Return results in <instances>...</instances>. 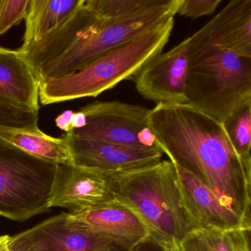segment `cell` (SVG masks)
Instances as JSON below:
<instances>
[{
    "label": "cell",
    "mask_w": 251,
    "mask_h": 251,
    "mask_svg": "<svg viewBox=\"0 0 251 251\" xmlns=\"http://www.w3.org/2000/svg\"><path fill=\"white\" fill-rule=\"evenodd\" d=\"M0 48H1V47H0Z\"/></svg>",
    "instance_id": "31"
},
{
    "label": "cell",
    "mask_w": 251,
    "mask_h": 251,
    "mask_svg": "<svg viewBox=\"0 0 251 251\" xmlns=\"http://www.w3.org/2000/svg\"><path fill=\"white\" fill-rule=\"evenodd\" d=\"M30 0H0V36L25 19Z\"/></svg>",
    "instance_id": "23"
},
{
    "label": "cell",
    "mask_w": 251,
    "mask_h": 251,
    "mask_svg": "<svg viewBox=\"0 0 251 251\" xmlns=\"http://www.w3.org/2000/svg\"><path fill=\"white\" fill-rule=\"evenodd\" d=\"M179 251H234L227 231L216 228H197L177 245Z\"/></svg>",
    "instance_id": "20"
},
{
    "label": "cell",
    "mask_w": 251,
    "mask_h": 251,
    "mask_svg": "<svg viewBox=\"0 0 251 251\" xmlns=\"http://www.w3.org/2000/svg\"><path fill=\"white\" fill-rule=\"evenodd\" d=\"M102 251H124L120 248H117V247H111V248H107V249L103 250Z\"/></svg>",
    "instance_id": "30"
},
{
    "label": "cell",
    "mask_w": 251,
    "mask_h": 251,
    "mask_svg": "<svg viewBox=\"0 0 251 251\" xmlns=\"http://www.w3.org/2000/svg\"><path fill=\"white\" fill-rule=\"evenodd\" d=\"M116 201L132 210L151 234L177 245L198 228L186 210L170 160L125 173H111Z\"/></svg>",
    "instance_id": "2"
},
{
    "label": "cell",
    "mask_w": 251,
    "mask_h": 251,
    "mask_svg": "<svg viewBox=\"0 0 251 251\" xmlns=\"http://www.w3.org/2000/svg\"><path fill=\"white\" fill-rule=\"evenodd\" d=\"M39 111L15 105L0 98V127L14 129L38 127Z\"/></svg>",
    "instance_id": "22"
},
{
    "label": "cell",
    "mask_w": 251,
    "mask_h": 251,
    "mask_svg": "<svg viewBox=\"0 0 251 251\" xmlns=\"http://www.w3.org/2000/svg\"><path fill=\"white\" fill-rule=\"evenodd\" d=\"M223 125L235 152L251 171V98L242 102Z\"/></svg>",
    "instance_id": "19"
},
{
    "label": "cell",
    "mask_w": 251,
    "mask_h": 251,
    "mask_svg": "<svg viewBox=\"0 0 251 251\" xmlns=\"http://www.w3.org/2000/svg\"><path fill=\"white\" fill-rule=\"evenodd\" d=\"M69 134L73 164L108 173H125L154 165L161 161L160 149H145Z\"/></svg>",
    "instance_id": "12"
},
{
    "label": "cell",
    "mask_w": 251,
    "mask_h": 251,
    "mask_svg": "<svg viewBox=\"0 0 251 251\" xmlns=\"http://www.w3.org/2000/svg\"><path fill=\"white\" fill-rule=\"evenodd\" d=\"M10 236L4 235L0 236V251H10L8 242H9Z\"/></svg>",
    "instance_id": "29"
},
{
    "label": "cell",
    "mask_w": 251,
    "mask_h": 251,
    "mask_svg": "<svg viewBox=\"0 0 251 251\" xmlns=\"http://www.w3.org/2000/svg\"><path fill=\"white\" fill-rule=\"evenodd\" d=\"M186 210L198 228L227 230L251 228L239 214L220 202L214 192L199 177L174 164Z\"/></svg>",
    "instance_id": "15"
},
{
    "label": "cell",
    "mask_w": 251,
    "mask_h": 251,
    "mask_svg": "<svg viewBox=\"0 0 251 251\" xmlns=\"http://www.w3.org/2000/svg\"><path fill=\"white\" fill-rule=\"evenodd\" d=\"M222 0H181L177 14L187 18H200L213 14Z\"/></svg>",
    "instance_id": "24"
},
{
    "label": "cell",
    "mask_w": 251,
    "mask_h": 251,
    "mask_svg": "<svg viewBox=\"0 0 251 251\" xmlns=\"http://www.w3.org/2000/svg\"><path fill=\"white\" fill-rule=\"evenodd\" d=\"M190 41L251 58V0L230 1Z\"/></svg>",
    "instance_id": "13"
},
{
    "label": "cell",
    "mask_w": 251,
    "mask_h": 251,
    "mask_svg": "<svg viewBox=\"0 0 251 251\" xmlns=\"http://www.w3.org/2000/svg\"><path fill=\"white\" fill-rule=\"evenodd\" d=\"M67 214L71 226L101 236L124 251H130L151 234L142 220L117 201Z\"/></svg>",
    "instance_id": "11"
},
{
    "label": "cell",
    "mask_w": 251,
    "mask_h": 251,
    "mask_svg": "<svg viewBox=\"0 0 251 251\" xmlns=\"http://www.w3.org/2000/svg\"><path fill=\"white\" fill-rule=\"evenodd\" d=\"M56 167L0 139V216L25 221L48 211Z\"/></svg>",
    "instance_id": "5"
},
{
    "label": "cell",
    "mask_w": 251,
    "mask_h": 251,
    "mask_svg": "<svg viewBox=\"0 0 251 251\" xmlns=\"http://www.w3.org/2000/svg\"><path fill=\"white\" fill-rule=\"evenodd\" d=\"M128 251H179L175 244L166 242L153 235L150 234Z\"/></svg>",
    "instance_id": "25"
},
{
    "label": "cell",
    "mask_w": 251,
    "mask_h": 251,
    "mask_svg": "<svg viewBox=\"0 0 251 251\" xmlns=\"http://www.w3.org/2000/svg\"><path fill=\"white\" fill-rule=\"evenodd\" d=\"M40 81L21 51L0 48V98L39 111Z\"/></svg>",
    "instance_id": "16"
},
{
    "label": "cell",
    "mask_w": 251,
    "mask_h": 251,
    "mask_svg": "<svg viewBox=\"0 0 251 251\" xmlns=\"http://www.w3.org/2000/svg\"><path fill=\"white\" fill-rule=\"evenodd\" d=\"M84 0H30L25 17V31L20 50L45 37L75 12Z\"/></svg>",
    "instance_id": "18"
},
{
    "label": "cell",
    "mask_w": 251,
    "mask_h": 251,
    "mask_svg": "<svg viewBox=\"0 0 251 251\" xmlns=\"http://www.w3.org/2000/svg\"><path fill=\"white\" fill-rule=\"evenodd\" d=\"M174 18L117 47L84 68L41 82L43 105L98 97L138 73L162 52L174 27Z\"/></svg>",
    "instance_id": "3"
},
{
    "label": "cell",
    "mask_w": 251,
    "mask_h": 251,
    "mask_svg": "<svg viewBox=\"0 0 251 251\" xmlns=\"http://www.w3.org/2000/svg\"><path fill=\"white\" fill-rule=\"evenodd\" d=\"M234 251H251V228L233 229L227 230Z\"/></svg>",
    "instance_id": "26"
},
{
    "label": "cell",
    "mask_w": 251,
    "mask_h": 251,
    "mask_svg": "<svg viewBox=\"0 0 251 251\" xmlns=\"http://www.w3.org/2000/svg\"><path fill=\"white\" fill-rule=\"evenodd\" d=\"M162 0H86V4L102 18L120 19L156 6Z\"/></svg>",
    "instance_id": "21"
},
{
    "label": "cell",
    "mask_w": 251,
    "mask_h": 251,
    "mask_svg": "<svg viewBox=\"0 0 251 251\" xmlns=\"http://www.w3.org/2000/svg\"><path fill=\"white\" fill-rule=\"evenodd\" d=\"M0 139L43 161L56 165L73 164L68 133L55 138L44 133L39 127L32 129L0 127Z\"/></svg>",
    "instance_id": "17"
},
{
    "label": "cell",
    "mask_w": 251,
    "mask_h": 251,
    "mask_svg": "<svg viewBox=\"0 0 251 251\" xmlns=\"http://www.w3.org/2000/svg\"><path fill=\"white\" fill-rule=\"evenodd\" d=\"M190 37L160 53L136 76L138 92L157 104H186V82Z\"/></svg>",
    "instance_id": "9"
},
{
    "label": "cell",
    "mask_w": 251,
    "mask_h": 251,
    "mask_svg": "<svg viewBox=\"0 0 251 251\" xmlns=\"http://www.w3.org/2000/svg\"><path fill=\"white\" fill-rule=\"evenodd\" d=\"M185 92L186 104L224 123L251 98V58L190 41Z\"/></svg>",
    "instance_id": "4"
},
{
    "label": "cell",
    "mask_w": 251,
    "mask_h": 251,
    "mask_svg": "<svg viewBox=\"0 0 251 251\" xmlns=\"http://www.w3.org/2000/svg\"><path fill=\"white\" fill-rule=\"evenodd\" d=\"M148 126L170 161L199 177L251 227V172L223 123L188 104H157Z\"/></svg>",
    "instance_id": "1"
},
{
    "label": "cell",
    "mask_w": 251,
    "mask_h": 251,
    "mask_svg": "<svg viewBox=\"0 0 251 251\" xmlns=\"http://www.w3.org/2000/svg\"><path fill=\"white\" fill-rule=\"evenodd\" d=\"M181 0H162L159 5L128 17L105 19L96 33L79 41L59 58L44 67L40 83L84 68L117 47L165 23L177 14Z\"/></svg>",
    "instance_id": "6"
},
{
    "label": "cell",
    "mask_w": 251,
    "mask_h": 251,
    "mask_svg": "<svg viewBox=\"0 0 251 251\" xmlns=\"http://www.w3.org/2000/svg\"><path fill=\"white\" fill-rule=\"evenodd\" d=\"M105 18L83 5L70 17L34 45L21 51L34 73H38L50 63L59 58L82 39L96 33Z\"/></svg>",
    "instance_id": "14"
},
{
    "label": "cell",
    "mask_w": 251,
    "mask_h": 251,
    "mask_svg": "<svg viewBox=\"0 0 251 251\" xmlns=\"http://www.w3.org/2000/svg\"><path fill=\"white\" fill-rule=\"evenodd\" d=\"M87 124V117L82 111H76L73 116L72 122V129H80L85 127Z\"/></svg>",
    "instance_id": "28"
},
{
    "label": "cell",
    "mask_w": 251,
    "mask_h": 251,
    "mask_svg": "<svg viewBox=\"0 0 251 251\" xmlns=\"http://www.w3.org/2000/svg\"><path fill=\"white\" fill-rule=\"evenodd\" d=\"M110 175L72 163L57 165L50 208L62 207L78 212L115 202Z\"/></svg>",
    "instance_id": "8"
},
{
    "label": "cell",
    "mask_w": 251,
    "mask_h": 251,
    "mask_svg": "<svg viewBox=\"0 0 251 251\" xmlns=\"http://www.w3.org/2000/svg\"><path fill=\"white\" fill-rule=\"evenodd\" d=\"M80 111L86 114L87 124L72 130L69 133L72 136L141 148L138 136L148 126L149 108L117 101H98L85 105Z\"/></svg>",
    "instance_id": "7"
},
{
    "label": "cell",
    "mask_w": 251,
    "mask_h": 251,
    "mask_svg": "<svg viewBox=\"0 0 251 251\" xmlns=\"http://www.w3.org/2000/svg\"><path fill=\"white\" fill-rule=\"evenodd\" d=\"M8 246L10 251H102L117 247L101 236L71 226L66 213L10 236Z\"/></svg>",
    "instance_id": "10"
},
{
    "label": "cell",
    "mask_w": 251,
    "mask_h": 251,
    "mask_svg": "<svg viewBox=\"0 0 251 251\" xmlns=\"http://www.w3.org/2000/svg\"><path fill=\"white\" fill-rule=\"evenodd\" d=\"M74 114L75 111H72V110H67L60 114L55 120L57 127L61 129V130L65 131V133H70L73 130L72 129V122H73Z\"/></svg>",
    "instance_id": "27"
}]
</instances>
